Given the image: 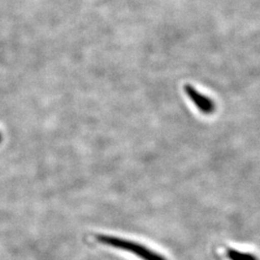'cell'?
<instances>
[{
    "instance_id": "cell-1",
    "label": "cell",
    "mask_w": 260,
    "mask_h": 260,
    "mask_svg": "<svg viewBox=\"0 0 260 260\" xmlns=\"http://www.w3.org/2000/svg\"><path fill=\"white\" fill-rule=\"evenodd\" d=\"M94 237L96 241L104 246L127 251L141 260H168L163 254H160L141 243L106 234H96Z\"/></svg>"
},
{
    "instance_id": "cell-2",
    "label": "cell",
    "mask_w": 260,
    "mask_h": 260,
    "mask_svg": "<svg viewBox=\"0 0 260 260\" xmlns=\"http://www.w3.org/2000/svg\"><path fill=\"white\" fill-rule=\"evenodd\" d=\"M184 92L187 94V96L190 99V101L195 104L196 107L205 115H211L215 111V104L213 101L210 98L200 93L192 85L190 84L185 85Z\"/></svg>"
},
{
    "instance_id": "cell-3",
    "label": "cell",
    "mask_w": 260,
    "mask_h": 260,
    "mask_svg": "<svg viewBox=\"0 0 260 260\" xmlns=\"http://www.w3.org/2000/svg\"><path fill=\"white\" fill-rule=\"evenodd\" d=\"M225 252L229 260H259L255 254L249 251H238L230 248Z\"/></svg>"
},
{
    "instance_id": "cell-4",
    "label": "cell",
    "mask_w": 260,
    "mask_h": 260,
    "mask_svg": "<svg viewBox=\"0 0 260 260\" xmlns=\"http://www.w3.org/2000/svg\"><path fill=\"white\" fill-rule=\"evenodd\" d=\"M0 141H1V135H0Z\"/></svg>"
}]
</instances>
